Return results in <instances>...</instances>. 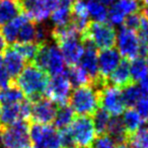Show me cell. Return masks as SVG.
<instances>
[{
	"instance_id": "obj_43",
	"label": "cell",
	"mask_w": 148,
	"mask_h": 148,
	"mask_svg": "<svg viewBox=\"0 0 148 148\" xmlns=\"http://www.w3.org/2000/svg\"><path fill=\"white\" fill-rule=\"evenodd\" d=\"M141 3H142V6L143 7L148 6V0H141Z\"/></svg>"
},
{
	"instance_id": "obj_35",
	"label": "cell",
	"mask_w": 148,
	"mask_h": 148,
	"mask_svg": "<svg viewBox=\"0 0 148 148\" xmlns=\"http://www.w3.org/2000/svg\"><path fill=\"white\" fill-rule=\"evenodd\" d=\"M14 82L12 78L9 75L8 71H7L6 67L3 62L2 55H0V87L1 88H6L9 85H11Z\"/></svg>"
},
{
	"instance_id": "obj_13",
	"label": "cell",
	"mask_w": 148,
	"mask_h": 148,
	"mask_svg": "<svg viewBox=\"0 0 148 148\" xmlns=\"http://www.w3.org/2000/svg\"><path fill=\"white\" fill-rule=\"evenodd\" d=\"M60 49L64 61L68 66L77 65L83 55V45L80 37H68L56 43Z\"/></svg>"
},
{
	"instance_id": "obj_1",
	"label": "cell",
	"mask_w": 148,
	"mask_h": 148,
	"mask_svg": "<svg viewBox=\"0 0 148 148\" xmlns=\"http://www.w3.org/2000/svg\"><path fill=\"white\" fill-rule=\"evenodd\" d=\"M49 74L36 66L29 63L14 79L15 84L23 91V95L31 103L45 97L46 87L49 82Z\"/></svg>"
},
{
	"instance_id": "obj_21",
	"label": "cell",
	"mask_w": 148,
	"mask_h": 148,
	"mask_svg": "<svg viewBox=\"0 0 148 148\" xmlns=\"http://www.w3.org/2000/svg\"><path fill=\"white\" fill-rule=\"evenodd\" d=\"M41 45L42 44H37L35 42H31V43H17V42H15L9 46L13 50H15L19 55L23 56L25 61L32 63L35 60Z\"/></svg>"
},
{
	"instance_id": "obj_23",
	"label": "cell",
	"mask_w": 148,
	"mask_h": 148,
	"mask_svg": "<svg viewBox=\"0 0 148 148\" xmlns=\"http://www.w3.org/2000/svg\"><path fill=\"white\" fill-rule=\"evenodd\" d=\"M25 95L23 91L17 87L15 82H13L6 88H2V90L0 91V105L2 106L21 103Z\"/></svg>"
},
{
	"instance_id": "obj_2",
	"label": "cell",
	"mask_w": 148,
	"mask_h": 148,
	"mask_svg": "<svg viewBox=\"0 0 148 148\" xmlns=\"http://www.w3.org/2000/svg\"><path fill=\"white\" fill-rule=\"evenodd\" d=\"M68 105L78 116L91 117L101 108V89L91 84L75 87L70 93Z\"/></svg>"
},
{
	"instance_id": "obj_36",
	"label": "cell",
	"mask_w": 148,
	"mask_h": 148,
	"mask_svg": "<svg viewBox=\"0 0 148 148\" xmlns=\"http://www.w3.org/2000/svg\"><path fill=\"white\" fill-rule=\"evenodd\" d=\"M124 18H125V14L122 13L115 5L112 4L110 9L108 10V19H109L110 23L114 25H122L124 21Z\"/></svg>"
},
{
	"instance_id": "obj_3",
	"label": "cell",
	"mask_w": 148,
	"mask_h": 148,
	"mask_svg": "<svg viewBox=\"0 0 148 148\" xmlns=\"http://www.w3.org/2000/svg\"><path fill=\"white\" fill-rule=\"evenodd\" d=\"M80 39H88L97 49H111L117 43V33L111 23L90 21L86 29L81 34Z\"/></svg>"
},
{
	"instance_id": "obj_26",
	"label": "cell",
	"mask_w": 148,
	"mask_h": 148,
	"mask_svg": "<svg viewBox=\"0 0 148 148\" xmlns=\"http://www.w3.org/2000/svg\"><path fill=\"white\" fill-rule=\"evenodd\" d=\"M93 116H95V119L92 120H93V124H95L97 136L107 134L108 125H109L110 119H111L110 114L103 108H99V110L95 112V114Z\"/></svg>"
},
{
	"instance_id": "obj_10",
	"label": "cell",
	"mask_w": 148,
	"mask_h": 148,
	"mask_svg": "<svg viewBox=\"0 0 148 148\" xmlns=\"http://www.w3.org/2000/svg\"><path fill=\"white\" fill-rule=\"evenodd\" d=\"M58 106L50 99L44 97L32 103V113L29 122L43 125H51L54 123Z\"/></svg>"
},
{
	"instance_id": "obj_31",
	"label": "cell",
	"mask_w": 148,
	"mask_h": 148,
	"mask_svg": "<svg viewBox=\"0 0 148 148\" xmlns=\"http://www.w3.org/2000/svg\"><path fill=\"white\" fill-rule=\"evenodd\" d=\"M113 4L125 15L135 12H140L141 9L143 8L142 3L140 2L139 0H117Z\"/></svg>"
},
{
	"instance_id": "obj_32",
	"label": "cell",
	"mask_w": 148,
	"mask_h": 148,
	"mask_svg": "<svg viewBox=\"0 0 148 148\" xmlns=\"http://www.w3.org/2000/svg\"><path fill=\"white\" fill-rule=\"evenodd\" d=\"M58 132H59L60 138V148H77L73 137L70 133L69 127L59 130Z\"/></svg>"
},
{
	"instance_id": "obj_25",
	"label": "cell",
	"mask_w": 148,
	"mask_h": 148,
	"mask_svg": "<svg viewBox=\"0 0 148 148\" xmlns=\"http://www.w3.org/2000/svg\"><path fill=\"white\" fill-rule=\"evenodd\" d=\"M130 72L134 82L139 81L148 74V67L145 58L136 57L130 61Z\"/></svg>"
},
{
	"instance_id": "obj_7",
	"label": "cell",
	"mask_w": 148,
	"mask_h": 148,
	"mask_svg": "<svg viewBox=\"0 0 148 148\" xmlns=\"http://www.w3.org/2000/svg\"><path fill=\"white\" fill-rule=\"evenodd\" d=\"M72 85L68 79L66 72L53 75L49 79V82L46 87L45 97L50 99L58 106H64L68 103Z\"/></svg>"
},
{
	"instance_id": "obj_38",
	"label": "cell",
	"mask_w": 148,
	"mask_h": 148,
	"mask_svg": "<svg viewBox=\"0 0 148 148\" xmlns=\"http://www.w3.org/2000/svg\"><path fill=\"white\" fill-rule=\"evenodd\" d=\"M139 86L144 93H148V74L139 80Z\"/></svg>"
},
{
	"instance_id": "obj_11",
	"label": "cell",
	"mask_w": 148,
	"mask_h": 148,
	"mask_svg": "<svg viewBox=\"0 0 148 148\" xmlns=\"http://www.w3.org/2000/svg\"><path fill=\"white\" fill-rule=\"evenodd\" d=\"M118 51L123 58L132 60L139 56V39L137 33L122 27L117 36Z\"/></svg>"
},
{
	"instance_id": "obj_28",
	"label": "cell",
	"mask_w": 148,
	"mask_h": 148,
	"mask_svg": "<svg viewBox=\"0 0 148 148\" xmlns=\"http://www.w3.org/2000/svg\"><path fill=\"white\" fill-rule=\"evenodd\" d=\"M123 99L125 101L126 107L128 108H133L135 107L136 103L138 101V99H140V97L142 95L143 91L141 90L139 85H136L135 83L128 85L127 87L123 88Z\"/></svg>"
},
{
	"instance_id": "obj_45",
	"label": "cell",
	"mask_w": 148,
	"mask_h": 148,
	"mask_svg": "<svg viewBox=\"0 0 148 148\" xmlns=\"http://www.w3.org/2000/svg\"><path fill=\"white\" fill-rule=\"evenodd\" d=\"M146 58H147V59H146V63H147V67H148V55H147V57H146Z\"/></svg>"
},
{
	"instance_id": "obj_33",
	"label": "cell",
	"mask_w": 148,
	"mask_h": 148,
	"mask_svg": "<svg viewBox=\"0 0 148 148\" xmlns=\"http://www.w3.org/2000/svg\"><path fill=\"white\" fill-rule=\"evenodd\" d=\"M136 111L140 115V117L143 119L144 123L148 118V93H142L140 99L135 105Z\"/></svg>"
},
{
	"instance_id": "obj_41",
	"label": "cell",
	"mask_w": 148,
	"mask_h": 148,
	"mask_svg": "<svg viewBox=\"0 0 148 148\" xmlns=\"http://www.w3.org/2000/svg\"><path fill=\"white\" fill-rule=\"evenodd\" d=\"M99 2H101L103 5H111L115 2L116 0H99Z\"/></svg>"
},
{
	"instance_id": "obj_12",
	"label": "cell",
	"mask_w": 148,
	"mask_h": 148,
	"mask_svg": "<svg viewBox=\"0 0 148 148\" xmlns=\"http://www.w3.org/2000/svg\"><path fill=\"white\" fill-rule=\"evenodd\" d=\"M121 61V55L119 51L115 48L101 50L97 57V65H99V75L103 86H107L108 77L117 68Z\"/></svg>"
},
{
	"instance_id": "obj_20",
	"label": "cell",
	"mask_w": 148,
	"mask_h": 148,
	"mask_svg": "<svg viewBox=\"0 0 148 148\" xmlns=\"http://www.w3.org/2000/svg\"><path fill=\"white\" fill-rule=\"evenodd\" d=\"M65 72L72 87H78L86 84L92 85L89 76L80 65L68 66V69Z\"/></svg>"
},
{
	"instance_id": "obj_16",
	"label": "cell",
	"mask_w": 148,
	"mask_h": 148,
	"mask_svg": "<svg viewBox=\"0 0 148 148\" xmlns=\"http://www.w3.org/2000/svg\"><path fill=\"white\" fill-rule=\"evenodd\" d=\"M21 13V0H0V29Z\"/></svg>"
},
{
	"instance_id": "obj_34",
	"label": "cell",
	"mask_w": 148,
	"mask_h": 148,
	"mask_svg": "<svg viewBox=\"0 0 148 148\" xmlns=\"http://www.w3.org/2000/svg\"><path fill=\"white\" fill-rule=\"evenodd\" d=\"M140 19H141V13L140 12L128 14V16H125V18H124L123 27H127L129 29H132V31L137 33L138 29L140 27Z\"/></svg>"
},
{
	"instance_id": "obj_44",
	"label": "cell",
	"mask_w": 148,
	"mask_h": 148,
	"mask_svg": "<svg viewBox=\"0 0 148 148\" xmlns=\"http://www.w3.org/2000/svg\"><path fill=\"white\" fill-rule=\"evenodd\" d=\"M23 148H37V147H36V146L35 145H34V144H29V145H27V146H25V147H23Z\"/></svg>"
},
{
	"instance_id": "obj_9",
	"label": "cell",
	"mask_w": 148,
	"mask_h": 148,
	"mask_svg": "<svg viewBox=\"0 0 148 148\" xmlns=\"http://www.w3.org/2000/svg\"><path fill=\"white\" fill-rule=\"evenodd\" d=\"M101 108H103L110 115L121 116L126 110L123 99V91L119 87L107 85L101 89Z\"/></svg>"
},
{
	"instance_id": "obj_15",
	"label": "cell",
	"mask_w": 148,
	"mask_h": 148,
	"mask_svg": "<svg viewBox=\"0 0 148 148\" xmlns=\"http://www.w3.org/2000/svg\"><path fill=\"white\" fill-rule=\"evenodd\" d=\"M2 58L9 75L14 80L17 77V75L21 72V70L25 68L27 61L23 59V56L19 55L10 46L7 47V49L2 54Z\"/></svg>"
},
{
	"instance_id": "obj_5",
	"label": "cell",
	"mask_w": 148,
	"mask_h": 148,
	"mask_svg": "<svg viewBox=\"0 0 148 148\" xmlns=\"http://www.w3.org/2000/svg\"><path fill=\"white\" fill-rule=\"evenodd\" d=\"M29 121H17L8 126H0V143L4 148H23L31 144Z\"/></svg>"
},
{
	"instance_id": "obj_24",
	"label": "cell",
	"mask_w": 148,
	"mask_h": 148,
	"mask_svg": "<svg viewBox=\"0 0 148 148\" xmlns=\"http://www.w3.org/2000/svg\"><path fill=\"white\" fill-rule=\"evenodd\" d=\"M89 17L97 23H106L108 19V9L99 0H88L86 2Z\"/></svg>"
},
{
	"instance_id": "obj_42",
	"label": "cell",
	"mask_w": 148,
	"mask_h": 148,
	"mask_svg": "<svg viewBox=\"0 0 148 148\" xmlns=\"http://www.w3.org/2000/svg\"><path fill=\"white\" fill-rule=\"evenodd\" d=\"M141 11H142V14L144 15V16L146 17V18L148 19V6H145V7H143V8L141 9Z\"/></svg>"
},
{
	"instance_id": "obj_17",
	"label": "cell",
	"mask_w": 148,
	"mask_h": 148,
	"mask_svg": "<svg viewBox=\"0 0 148 148\" xmlns=\"http://www.w3.org/2000/svg\"><path fill=\"white\" fill-rule=\"evenodd\" d=\"M29 18L25 13H21V14L17 15L12 21L7 23L6 25H4L0 29V33L2 34L3 38H4V40L6 41V43H9L11 45V44L16 42L18 32H19V29H21V25L27 21H29Z\"/></svg>"
},
{
	"instance_id": "obj_29",
	"label": "cell",
	"mask_w": 148,
	"mask_h": 148,
	"mask_svg": "<svg viewBox=\"0 0 148 148\" xmlns=\"http://www.w3.org/2000/svg\"><path fill=\"white\" fill-rule=\"evenodd\" d=\"M51 19L52 23L57 27L68 25L71 23V9L58 6L51 13Z\"/></svg>"
},
{
	"instance_id": "obj_14",
	"label": "cell",
	"mask_w": 148,
	"mask_h": 148,
	"mask_svg": "<svg viewBox=\"0 0 148 148\" xmlns=\"http://www.w3.org/2000/svg\"><path fill=\"white\" fill-rule=\"evenodd\" d=\"M135 83L130 72V60L123 58L115 70L108 77V84L123 89L128 85Z\"/></svg>"
},
{
	"instance_id": "obj_8",
	"label": "cell",
	"mask_w": 148,
	"mask_h": 148,
	"mask_svg": "<svg viewBox=\"0 0 148 148\" xmlns=\"http://www.w3.org/2000/svg\"><path fill=\"white\" fill-rule=\"evenodd\" d=\"M23 13L36 23L45 21L58 7V0H21Z\"/></svg>"
},
{
	"instance_id": "obj_30",
	"label": "cell",
	"mask_w": 148,
	"mask_h": 148,
	"mask_svg": "<svg viewBox=\"0 0 148 148\" xmlns=\"http://www.w3.org/2000/svg\"><path fill=\"white\" fill-rule=\"evenodd\" d=\"M36 25L37 23L32 21L31 19L27 21L18 32L17 36V43H31L35 42V36H36Z\"/></svg>"
},
{
	"instance_id": "obj_6",
	"label": "cell",
	"mask_w": 148,
	"mask_h": 148,
	"mask_svg": "<svg viewBox=\"0 0 148 148\" xmlns=\"http://www.w3.org/2000/svg\"><path fill=\"white\" fill-rule=\"evenodd\" d=\"M69 130L77 148H91L97 138L92 118L88 116L75 117L70 124Z\"/></svg>"
},
{
	"instance_id": "obj_39",
	"label": "cell",
	"mask_w": 148,
	"mask_h": 148,
	"mask_svg": "<svg viewBox=\"0 0 148 148\" xmlns=\"http://www.w3.org/2000/svg\"><path fill=\"white\" fill-rule=\"evenodd\" d=\"M7 43L6 41L4 40V38H3L2 34L0 33V55H2L3 53H4V51L7 49Z\"/></svg>"
},
{
	"instance_id": "obj_27",
	"label": "cell",
	"mask_w": 148,
	"mask_h": 148,
	"mask_svg": "<svg viewBox=\"0 0 148 148\" xmlns=\"http://www.w3.org/2000/svg\"><path fill=\"white\" fill-rule=\"evenodd\" d=\"M133 148H148V127H140L127 140Z\"/></svg>"
},
{
	"instance_id": "obj_22",
	"label": "cell",
	"mask_w": 148,
	"mask_h": 148,
	"mask_svg": "<svg viewBox=\"0 0 148 148\" xmlns=\"http://www.w3.org/2000/svg\"><path fill=\"white\" fill-rule=\"evenodd\" d=\"M74 118H75V113L68 103L64 106H59L55 120H54V125H55L54 127L58 130L69 127Z\"/></svg>"
},
{
	"instance_id": "obj_40",
	"label": "cell",
	"mask_w": 148,
	"mask_h": 148,
	"mask_svg": "<svg viewBox=\"0 0 148 148\" xmlns=\"http://www.w3.org/2000/svg\"><path fill=\"white\" fill-rule=\"evenodd\" d=\"M116 148H133L129 143L127 142H124V143H120V144H117L116 145Z\"/></svg>"
},
{
	"instance_id": "obj_46",
	"label": "cell",
	"mask_w": 148,
	"mask_h": 148,
	"mask_svg": "<svg viewBox=\"0 0 148 148\" xmlns=\"http://www.w3.org/2000/svg\"><path fill=\"white\" fill-rule=\"evenodd\" d=\"M0 116H1V105H0Z\"/></svg>"
},
{
	"instance_id": "obj_19",
	"label": "cell",
	"mask_w": 148,
	"mask_h": 148,
	"mask_svg": "<svg viewBox=\"0 0 148 148\" xmlns=\"http://www.w3.org/2000/svg\"><path fill=\"white\" fill-rule=\"evenodd\" d=\"M123 114L124 115L122 120H123L124 126H125L126 133H127V136L129 138V136H131L133 133H135L141 127L142 124L144 123V121L134 108H128L127 110L124 111Z\"/></svg>"
},
{
	"instance_id": "obj_4",
	"label": "cell",
	"mask_w": 148,
	"mask_h": 148,
	"mask_svg": "<svg viewBox=\"0 0 148 148\" xmlns=\"http://www.w3.org/2000/svg\"><path fill=\"white\" fill-rule=\"evenodd\" d=\"M32 63L52 76L64 72L65 61L57 45L42 44L35 60Z\"/></svg>"
},
{
	"instance_id": "obj_37",
	"label": "cell",
	"mask_w": 148,
	"mask_h": 148,
	"mask_svg": "<svg viewBox=\"0 0 148 148\" xmlns=\"http://www.w3.org/2000/svg\"><path fill=\"white\" fill-rule=\"evenodd\" d=\"M116 142L108 134L97 136L91 148H116Z\"/></svg>"
},
{
	"instance_id": "obj_18",
	"label": "cell",
	"mask_w": 148,
	"mask_h": 148,
	"mask_svg": "<svg viewBox=\"0 0 148 148\" xmlns=\"http://www.w3.org/2000/svg\"><path fill=\"white\" fill-rule=\"evenodd\" d=\"M107 134L116 142V144L127 142L128 136L127 133H126V129L122 118L117 116V117L110 119L107 129Z\"/></svg>"
}]
</instances>
